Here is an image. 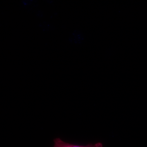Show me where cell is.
Listing matches in <instances>:
<instances>
[{
  "mask_svg": "<svg viewBox=\"0 0 147 147\" xmlns=\"http://www.w3.org/2000/svg\"><path fill=\"white\" fill-rule=\"evenodd\" d=\"M54 147H102V145L100 143H97L95 144H88L86 146L71 144L57 138L54 140Z\"/></svg>",
  "mask_w": 147,
  "mask_h": 147,
  "instance_id": "obj_1",
  "label": "cell"
}]
</instances>
